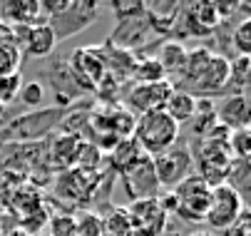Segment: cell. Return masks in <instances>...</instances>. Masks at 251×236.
<instances>
[{
	"label": "cell",
	"mask_w": 251,
	"mask_h": 236,
	"mask_svg": "<svg viewBox=\"0 0 251 236\" xmlns=\"http://www.w3.org/2000/svg\"><path fill=\"white\" fill-rule=\"evenodd\" d=\"M229 82V60L209 47H197L187 52V62L172 82L174 90H182L197 99L217 97L226 92Z\"/></svg>",
	"instance_id": "1"
},
{
	"label": "cell",
	"mask_w": 251,
	"mask_h": 236,
	"mask_svg": "<svg viewBox=\"0 0 251 236\" xmlns=\"http://www.w3.org/2000/svg\"><path fill=\"white\" fill-rule=\"evenodd\" d=\"M132 140L137 142V147L142 149V154L154 159L159 154H164L167 149H172L179 140V124L164 112H147L134 119V129H132Z\"/></svg>",
	"instance_id": "2"
},
{
	"label": "cell",
	"mask_w": 251,
	"mask_h": 236,
	"mask_svg": "<svg viewBox=\"0 0 251 236\" xmlns=\"http://www.w3.org/2000/svg\"><path fill=\"white\" fill-rule=\"evenodd\" d=\"M174 196V214L184 216L187 221H204L211 201V187L194 172L187 177L176 189H172Z\"/></svg>",
	"instance_id": "3"
},
{
	"label": "cell",
	"mask_w": 251,
	"mask_h": 236,
	"mask_svg": "<svg viewBox=\"0 0 251 236\" xmlns=\"http://www.w3.org/2000/svg\"><path fill=\"white\" fill-rule=\"evenodd\" d=\"M154 164V174H157V184L164 191H172L182 184L187 177L194 174V154L187 147H172L164 154L152 159Z\"/></svg>",
	"instance_id": "4"
},
{
	"label": "cell",
	"mask_w": 251,
	"mask_h": 236,
	"mask_svg": "<svg viewBox=\"0 0 251 236\" xmlns=\"http://www.w3.org/2000/svg\"><path fill=\"white\" fill-rule=\"evenodd\" d=\"M246 212L244 196L231 189L226 182L211 187V201H209V212H206V224L217 231H226L229 226H234L239 221V216Z\"/></svg>",
	"instance_id": "5"
},
{
	"label": "cell",
	"mask_w": 251,
	"mask_h": 236,
	"mask_svg": "<svg viewBox=\"0 0 251 236\" xmlns=\"http://www.w3.org/2000/svg\"><path fill=\"white\" fill-rule=\"evenodd\" d=\"M95 18H97V3H90V0H70V5L60 15H55L45 23L50 25V30L55 32V40L60 43V40H67V38L77 35V32H82L85 27H90L95 23Z\"/></svg>",
	"instance_id": "6"
},
{
	"label": "cell",
	"mask_w": 251,
	"mask_h": 236,
	"mask_svg": "<svg viewBox=\"0 0 251 236\" xmlns=\"http://www.w3.org/2000/svg\"><path fill=\"white\" fill-rule=\"evenodd\" d=\"M129 226H132V236H162L167 231V212L157 199H139L125 209Z\"/></svg>",
	"instance_id": "7"
},
{
	"label": "cell",
	"mask_w": 251,
	"mask_h": 236,
	"mask_svg": "<svg viewBox=\"0 0 251 236\" xmlns=\"http://www.w3.org/2000/svg\"><path fill=\"white\" fill-rule=\"evenodd\" d=\"M174 92L172 82L164 80V82H150V85H134L129 92H127V99H125V110L132 115V117H142L147 112H157V110H164L169 94Z\"/></svg>",
	"instance_id": "8"
},
{
	"label": "cell",
	"mask_w": 251,
	"mask_h": 236,
	"mask_svg": "<svg viewBox=\"0 0 251 236\" xmlns=\"http://www.w3.org/2000/svg\"><path fill=\"white\" fill-rule=\"evenodd\" d=\"M152 38H157V32H154L152 20L147 15V8H145V15H137V18L117 23L115 32L110 35V45L132 52V50H139V47H145L147 43H152Z\"/></svg>",
	"instance_id": "9"
},
{
	"label": "cell",
	"mask_w": 251,
	"mask_h": 236,
	"mask_svg": "<svg viewBox=\"0 0 251 236\" xmlns=\"http://www.w3.org/2000/svg\"><path fill=\"white\" fill-rule=\"evenodd\" d=\"M104 75H107V65H104L102 47H82L70 57V77L77 85L95 90Z\"/></svg>",
	"instance_id": "10"
},
{
	"label": "cell",
	"mask_w": 251,
	"mask_h": 236,
	"mask_svg": "<svg viewBox=\"0 0 251 236\" xmlns=\"http://www.w3.org/2000/svg\"><path fill=\"white\" fill-rule=\"evenodd\" d=\"M120 177L125 179L132 201L139 199H157L159 184H157V174H154V164L150 157L142 154L137 162H132L125 172H120Z\"/></svg>",
	"instance_id": "11"
},
{
	"label": "cell",
	"mask_w": 251,
	"mask_h": 236,
	"mask_svg": "<svg viewBox=\"0 0 251 236\" xmlns=\"http://www.w3.org/2000/svg\"><path fill=\"white\" fill-rule=\"evenodd\" d=\"M13 35L18 40L20 55H27V57H48V55H52V50L57 45L55 32L50 30V25L45 20H38L25 27H15Z\"/></svg>",
	"instance_id": "12"
},
{
	"label": "cell",
	"mask_w": 251,
	"mask_h": 236,
	"mask_svg": "<svg viewBox=\"0 0 251 236\" xmlns=\"http://www.w3.org/2000/svg\"><path fill=\"white\" fill-rule=\"evenodd\" d=\"M217 122L229 129V132H236V129H249V119H251V112H249V97L246 94H226L224 97V105L219 107L217 112Z\"/></svg>",
	"instance_id": "13"
},
{
	"label": "cell",
	"mask_w": 251,
	"mask_h": 236,
	"mask_svg": "<svg viewBox=\"0 0 251 236\" xmlns=\"http://www.w3.org/2000/svg\"><path fill=\"white\" fill-rule=\"evenodd\" d=\"M0 20H5L8 27H25L43 20L40 18V3L35 0H13V3H3L0 5Z\"/></svg>",
	"instance_id": "14"
},
{
	"label": "cell",
	"mask_w": 251,
	"mask_h": 236,
	"mask_svg": "<svg viewBox=\"0 0 251 236\" xmlns=\"http://www.w3.org/2000/svg\"><path fill=\"white\" fill-rule=\"evenodd\" d=\"M187 52H189V50L179 43V40H164V43L159 45L154 60L162 65L167 80H172V77H176L179 72H182V67H184V62H187Z\"/></svg>",
	"instance_id": "15"
},
{
	"label": "cell",
	"mask_w": 251,
	"mask_h": 236,
	"mask_svg": "<svg viewBox=\"0 0 251 236\" xmlns=\"http://www.w3.org/2000/svg\"><path fill=\"white\" fill-rule=\"evenodd\" d=\"M164 112H167L176 124H184V122H189V119L194 117V112H197V97H192V94H187V92H182V90H174V92L169 94V99H167V105H164Z\"/></svg>",
	"instance_id": "16"
},
{
	"label": "cell",
	"mask_w": 251,
	"mask_h": 236,
	"mask_svg": "<svg viewBox=\"0 0 251 236\" xmlns=\"http://www.w3.org/2000/svg\"><path fill=\"white\" fill-rule=\"evenodd\" d=\"M20 47L18 40L13 35V27L5 25V38H0V75H13L18 72V65H20Z\"/></svg>",
	"instance_id": "17"
},
{
	"label": "cell",
	"mask_w": 251,
	"mask_h": 236,
	"mask_svg": "<svg viewBox=\"0 0 251 236\" xmlns=\"http://www.w3.org/2000/svg\"><path fill=\"white\" fill-rule=\"evenodd\" d=\"M249 70L251 57H234L229 60V82L224 94H246L249 90Z\"/></svg>",
	"instance_id": "18"
},
{
	"label": "cell",
	"mask_w": 251,
	"mask_h": 236,
	"mask_svg": "<svg viewBox=\"0 0 251 236\" xmlns=\"http://www.w3.org/2000/svg\"><path fill=\"white\" fill-rule=\"evenodd\" d=\"M107 154H110L112 169H115V172H125L132 162H137V159L142 157V149L137 147V142H134L132 137H127V140H120Z\"/></svg>",
	"instance_id": "19"
},
{
	"label": "cell",
	"mask_w": 251,
	"mask_h": 236,
	"mask_svg": "<svg viewBox=\"0 0 251 236\" xmlns=\"http://www.w3.org/2000/svg\"><path fill=\"white\" fill-rule=\"evenodd\" d=\"M184 8H187V13L197 20V25L204 27L206 32H211L214 27L224 20L219 3H194V5H184Z\"/></svg>",
	"instance_id": "20"
},
{
	"label": "cell",
	"mask_w": 251,
	"mask_h": 236,
	"mask_svg": "<svg viewBox=\"0 0 251 236\" xmlns=\"http://www.w3.org/2000/svg\"><path fill=\"white\" fill-rule=\"evenodd\" d=\"M132 77L137 80V85H150V82H164V80H167L162 65H159L154 57L137 60V62H134V70H132Z\"/></svg>",
	"instance_id": "21"
},
{
	"label": "cell",
	"mask_w": 251,
	"mask_h": 236,
	"mask_svg": "<svg viewBox=\"0 0 251 236\" xmlns=\"http://www.w3.org/2000/svg\"><path fill=\"white\" fill-rule=\"evenodd\" d=\"M77 144H80V137L77 134H65V137L55 140L52 147H50V157L52 159H60V164H73L75 162V152H77Z\"/></svg>",
	"instance_id": "22"
},
{
	"label": "cell",
	"mask_w": 251,
	"mask_h": 236,
	"mask_svg": "<svg viewBox=\"0 0 251 236\" xmlns=\"http://www.w3.org/2000/svg\"><path fill=\"white\" fill-rule=\"evenodd\" d=\"M102 236H132V226L125 209H112V214L102 219Z\"/></svg>",
	"instance_id": "23"
},
{
	"label": "cell",
	"mask_w": 251,
	"mask_h": 236,
	"mask_svg": "<svg viewBox=\"0 0 251 236\" xmlns=\"http://www.w3.org/2000/svg\"><path fill=\"white\" fill-rule=\"evenodd\" d=\"M23 90V75L20 72H13V75H0V107H10L18 94Z\"/></svg>",
	"instance_id": "24"
},
{
	"label": "cell",
	"mask_w": 251,
	"mask_h": 236,
	"mask_svg": "<svg viewBox=\"0 0 251 236\" xmlns=\"http://www.w3.org/2000/svg\"><path fill=\"white\" fill-rule=\"evenodd\" d=\"M231 45L236 57H251V18H244L231 35Z\"/></svg>",
	"instance_id": "25"
},
{
	"label": "cell",
	"mask_w": 251,
	"mask_h": 236,
	"mask_svg": "<svg viewBox=\"0 0 251 236\" xmlns=\"http://www.w3.org/2000/svg\"><path fill=\"white\" fill-rule=\"evenodd\" d=\"M18 99L25 105V107H38L43 99H45V87L38 82V80H32V82H23V90L18 94Z\"/></svg>",
	"instance_id": "26"
},
{
	"label": "cell",
	"mask_w": 251,
	"mask_h": 236,
	"mask_svg": "<svg viewBox=\"0 0 251 236\" xmlns=\"http://www.w3.org/2000/svg\"><path fill=\"white\" fill-rule=\"evenodd\" d=\"M229 152L231 159H249V129L229 132Z\"/></svg>",
	"instance_id": "27"
},
{
	"label": "cell",
	"mask_w": 251,
	"mask_h": 236,
	"mask_svg": "<svg viewBox=\"0 0 251 236\" xmlns=\"http://www.w3.org/2000/svg\"><path fill=\"white\" fill-rule=\"evenodd\" d=\"M75 236H102V219L97 214H82L75 219Z\"/></svg>",
	"instance_id": "28"
},
{
	"label": "cell",
	"mask_w": 251,
	"mask_h": 236,
	"mask_svg": "<svg viewBox=\"0 0 251 236\" xmlns=\"http://www.w3.org/2000/svg\"><path fill=\"white\" fill-rule=\"evenodd\" d=\"M112 13L117 15V20H129L137 15H145V3H122V0H115L112 3Z\"/></svg>",
	"instance_id": "29"
},
{
	"label": "cell",
	"mask_w": 251,
	"mask_h": 236,
	"mask_svg": "<svg viewBox=\"0 0 251 236\" xmlns=\"http://www.w3.org/2000/svg\"><path fill=\"white\" fill-rule=\"evenodd\" d=\"M50 236H75V219L73 216L50 219Z\"/></svg>",
	"instance_id": "30"
},
{
	"label": "cell",
	"mask_w": 251,
	"mask_h": 236,
	"mask_svg": "<svg viewBox=\"0 0 251 236\" xmlns=\"http://www.w3.org/2000/svg\"><path fill=\"white\" fill-rule=\"evenodd\" d=\"M8 236H30V234H25L23 229H15V231H13V234H8Z\"/></svg>",
	"instance_id": "31"
},
{
	"label": "cell",
	"mask_w": 251,
	"mask_h": 236,
	"mask_svg": "<svg viewBox=\"0 0 251 236\" xmlns=\"http://www.w3.org/2000/svg\"><path fill=\"white\" fill-rule=\"evenodd\" d=\"M192 236H209V234H204V231H197V234H192Z\"/></svg>",
	"instance_id": "32"
},
{
	"label": "cell",
	"mask_w": 251,
	"mask_h": 236,
	"mask_svg": "<svg viewBox=\"0 0 251 236\" xmlns=\"http://www.w3.org/2000/svg\"><path fill=\"white\" fill-rule=\"evenodd\" d=\"M48 236H50V234H48Z\"/></svg>",
	"instance_id": "33"
}]
</instances>
